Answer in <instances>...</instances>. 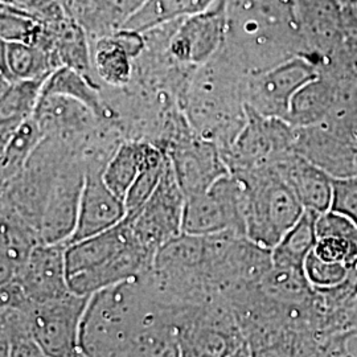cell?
<instances>
[{"mask_svg":"<svg viewBox=\"0 0 357 357\" xmlns=\"http://www.w3.org/2000/svg\"><path fill=\"white\" fill-rule=\"evenodd\" d=\"M225 40L222 52L246 76L261 73L298 56L306 44L295 0H224Z\"/></svg>","mask_w":357,"mask_h":357,"instance_id":"cell-1","label":"cell"},{"mask_svg":"<svg viewBox=\"0 0 357 357\" xmlns=\"http://www.w3.org/2000/svg\"><path fill=\"white\" fill-rule=\"evenodd\" d=\"M172 321L174 310L153 290L147 274L90 296L79 332L84 357H118L146 332Z\"/></svg>","mask_w":357,"mask_h":357,"instance_id":"cell-2","label":"cell"},{"mask_svg":"<svg viewBox=\"0 0 357 357\" xmlns=\"http://www.w3.org/2000/svg\"><path fill=\"white\" fill-rule=\"evenodd\" d=\"M246 75L220 51L197 68L184 91L180 107L192 130L224 153L248 121L243 98Z\"/></svg>","mask_w":357,"mask_h":357,"instance_id":"cell-3","label":"cell"},{"mask_svg":"<svg viewBox=\"0 0 357 357\" xmlns=\"http://www.w3.org/2000/svg\"><path fill=\"white\" fill-rule=\"evenodd\" d=\"M233 175L243 184L246 238L271 252L305 208L274 167Z\"/></svg>","mask_w":357,"mask_h":357,"instance_id":"cell-4","label":"cell"},{"mask_svg":"<svg viewBox=\"0 0 357 357\" xmlns=\"http://www.w3.org/2000/svg\"><path fill=\"white\" fill-rule=\"evenodd\" d=\"M174 326L180 357H229L246 343L233 308L222 301L175 307Z\"/></svg>","mask_w":357,"mask_h":357,"instance_id":"cell-5","label":"cell"},{"mask_svg":"<svg viewBox=\"0 0 357 357\" xmlns=\"http://www.w3.org/2000/svg\"><path fill=\"white\" fill-rule=\"evenodd\" d=\"M160 150L169 159L185 199L204 193L230 174L218 146L197 135L188 121L171 134Z\"/></svg>","mask_w":357,"mask_h":357,"instance_id":"cell-6","label":"cell"},{"mask_svg":"<svg viewBox=\"0 0 357 357\" xmlns=\"http://www.w3.org/2000/svg\"><path fill=\"white\" fill-rule=\"evenodd\" d=\"M225 233L246 237L243 184L233 174L204 193L188 197L183 220V234L208 237Z\"/></svg>","mask_w":357,"mask_h":357,"instance_id":"cell-7","label":"cell"},{"mask_svg":"<svg viewBox=\"0 0 357 357\" xmlns=\"http://www.w3.org/2000/svg\"><path fill=\"white\" fill-rule=\"evenodd\" d=\"M248 112L246 125L228 150L222 153L230 174H243L275 166L294 153L295 128L287 121Z\"/></svg>","mask_w":357,"mask_h":357,"instance_id":"cell-8","label":"cell"},{"mask_svg":"<svg viewBox=\"0 0 357 357\" xmlns=\"http://www.w3.org/2000/svg\"><path fill=\"white\" fill-rule=\"evenodd\" d=\"M320 66L307 56H298L265 72L246 76V107L266 118L287 121L294 96L319 76Z\"/></svg>","mask_w":357,"mask_h":357,"instance_id":"cell-9","label":"cell"},{"mask_svg":"<svg viewBox=\"0 0 357 357\" xmlns=\"http://www.w3.org/2000/svg\"><path fill=\"white\" fill-rule=\"evenodd\" d=\"M90 296L69 293L44 303H33L29 314L32 340L47 357H84L79 332Z\"/></svg>","mask_w":357,"mask_h":357,"instance_id":"cell-10","label":"cell"},{"mask_svg":"<svg viewBox=\"0 0 357 357\" xmlns=\"http://www.w3.org/2000/svg\"><path fill=\"white\" fill-rule=\"evenodd\" d=\"M185 203L168 159L165 175L150 200L138 212L126 216L137 241L156 255L167 243L176 240L183 234Z\"/></svg>","mask_w":357,"mask_h":357,"instance_id":"cell-11","label":"cell"},{"mask_svg":"<svg viewBox=\"0 0 357 357\" xmlns=\"http://www.w3.org/2000/svg\"><path fill=\"white\" fill-rule=\"evenodd\" d=\"M225 28V3L217 0L204 13L178 22L168 40V52L178 64L197 69L222 48Z\"/></svg>","mask_w":357,"mask_h":357,"instance_id":"cell-12","label":"cell"},{"mask_svg":"<svg viewBox=\"0 0 357 357\" xmlns=\"http://www.w3.org/2000/svg\"><path fill=\"white\" fill-rule=\"evenodd\" d=\"M347 8L340 0H295L308 57L319 66L344 48Z\"/></svg>","mask_w":357,"mask_h":357,"instance_id":"cell-13","label":"cell"},{"mask_svg":"<svg viewBox=\"0 0 357 357\" xmlns=\"http://www.w3.org/2000/svg\"><path fill=\"white\" fill-rule=\"evenodd\" d=\"M88 165L76 162L56 178L40 221L41 243H66L76 230Z\"/></svg>","mask_w":357,"mask_h":357,"instance_id":"cell-14","label":"cell"},{"mask_svg":"<svg viewBox=\"0 0 357 357\" xmlns=\"http://www.w3.org/2000/svg\"><path fill=\"white\" fill-rule=\"evenodd\" d=\"M66 248V243H38L13 280L32 303H44L72 293L65 261Z\"/></svg>","mask_w":357,"mask_h":357,"instance_id":"cell-15","label":"cell"},{"mask_svg":"<svg viewBox=\"0 0 357 357\" xmlns=\"http://www.w3.org/2000/svg\"><path fill=\"white\" fill-rule=\"evenodd\" d=\"M102 174V168L86 169L76 230L68 245L112 229L128 216L125 202L106 185Z\"/></svg>","mask_w":357,"mask_h":357,"instance_id":"cell-16","label":"cell"},{"mask_svg":"<svg viewBox=\"0 0 357 357\" xmlns=\"http://www.w3.org/2000/svg\"><path fill=\"white\" fill-rule=\"evenodd\" d=\"M144 48V35L128 29L94 40L91 56L96 75L112 88L128 86L134 76V61Z\"/></svg>","mask_w":357,"mask_h":357,"instance_id":"cell-17","label":"cell"},{"mask_svg":"<svg viewBox=\"0 0 357 357\" xmlns=\"http://www.w3.org/2000/svg\"><path fill=\"white\" fill-rule=\"evenodd\" d=\"M295 193L299 203L318 215L331 211L333 178L299 153H289L273 166Z\"/></svg>","mask_w":357,"mask_h":357,"instance_id":"cell-18","label":"cell"},{"mask_svg":"<svg viewBox=\"0 0 357 357\" xmlns=\"http://www.w3.org/2000/svg\"><path fill=\"white\" fill-rule=\"evenodd\" d=\"M347 90L330 72L320 69L315 77L294 96L287 122L295 128L317 126L328 119L344 98Z\"/></svg>","mask_w":357,"mask_h":357,"instance_id":"cell-19","label":"cell"},{"mask_svg":"<svg viewBox=\"0 0 357 357\" xmlns=\"http://www.w3.org/2000/svg\"><path fill=\"white\" fill-rule=\"evenodd\" d=\"M137 241L128 218L114 228L79 243L68 245L65 261L68 278L100 268Z\"/></svg>","mask_w":357,"mask_h":357,"instance_id":"cell-20","label":"cell"},{"mask_svg":"<svg viewBox=\"0 0 357 357\" xmlns=\"http://www.w3.org/2000/svg\"><path fill=\"white\" fill-rule=\"evenodd\" d=\"M163 155L165 153L150 142L137 139L122 142L103 169V180L125 202L128 192L142 171Z\"/></svg>","mask_w":357,"mask_h":357,"instance_id":"cell-21","label":"cell"},{"mask_svg":"<svg viewBox=\"0 0 357 357\" xmlns=\"http://www.w3.org/2000/svg\"><path fill=\"white\" fill-rule=\"evenodd\" d=\"M51 96L66 97L82 103L105 122L113 123L116 119L113 109L102 96L100 85L72 68L61 66L47 78L41 97Z\"/></svg>","mask_w":357,"mask_h":357,"instance_id":"cell-22","label":"cell"},{"mask_svg":"<svg viewBox=\"0 0 357 357\" xmlns=\"http://www.w3.org/2000/svg\"><path fill=\"white\" fill-rule=\"evenodd\" d=\"M146 0H84L72 17L86 31L89 38H103L121 31Z\"/></svg>","mask_w":357,"mask_h":357,"instance_id":"cell-23","label":"cell"},{"mask_svg":"<svg viewBox=\"0 0 357 357\" xmlns=\"http://www.w3.org/2000/svg\"><path fill=\"white\" fill-rule=\"evenodd\" d=\"M47 79L7 82L1 79L0 137L4 146L26 121L32 118L38 107Z\"/></svg>","mask_w":357,"mask_h":357,"instance_id":"cell-24","label":"cell"},{"mask_svg":"<svg viewBox=\"0 0 357 357\" xmlns=\"http://www.w3.org/2000/svg\"><path fill=\"white\" fill-rule=\"evenodd\" d=\"M38 243L36 230L13 212L1 209V284L17 277Z\"/></svg>","mask_w":357,"mask_h":357,"instance_id":"cell-25","label":"cell"},{"mask_svg":"<svg viewBox=\"0 0 357 357\" xmlns=\"http://www.w3.org/2000/svg\"><path fill=\"white\" fill-rule=\"evenodd\" d=\"M1 79L7 82L47 79L59 65L50 52L36 45L1 41Z\"/></svg>","mask_w":357,"mask_h":357,"instance_id":"cell-26","label":"cell"},{"mask_svg":"<svg viewBox=\"0 0 357 357\" xmlns=\"http://www.w3.org/2000/svg\"><path fill=\"white\" fill-rule=\"evenodd\" d=\"M217 0H146L122 29L149 33L211 8Z\"/></svg>","mask_w":357,"mask_h":357,"instance_id":"cell-27","label":"cell"},{"mask_svg":"<svg viewBox=\"0 0 357 357\" xmlns=\"http://www.w3.org/2000/svg\"><path fill=\"white\" fill-rule=\"evenodd\" d=\"M319 216L310 211L303 212L298 222L271 250L273 266L303 270L307 257L314 252L318 243L317 221Z\"/></svg>","mask_w":357,"mask_h":357,"instance_id":"cell-28","label":"cell"},{"mask_svg":"<svg viewBox=\"0 0 357 357\" xmlns=\"http://www.w3.org/2000/svg\"><path fill=\"white\" fill-rule=\"evenodd\" d=\"M43 139L44 135L41 128L32 116L17 128L4 146H1V185L8 184L24 171L28 160Z\"/></svg>","mask_w":357,"mask_h":357,"instance_id":"cell-29","label":"cell"},{"mask_svg":"<svg viewBox=\"0 0 357 357\" xmlns=\"http://www.w3.org/2000/svg\"><path fill=\"white\" fill-rule=\"evenodd\" d=\"M253 357H310L301 331L282 330L255 337L248 342Z\"/></svg>","mask_w":357,"mask_h":357,"instance_id":"cell-30","label":"cell"},{"mask_svg":"<svg viewBox=\"0 0 357 357\" xmlns=\"http://www.w3.org/2000/svg\"><path fill=\"white\" fill-rule=\"evenodd\" d=\"M118 357H180L174 323L167 321L146 332Z\"/></svg>","mask_w":357,"mask_h":357,"instance_id":"cell-31","label":"cell"},{"mask_svg":"<svg viewBox=\"0 0 357 357\" xmlns=\"http://www.w3.org/2000/svg\"><path fill=\"white\" fill-rule=\"evenodd\" d=\"M1 7L20 13L44 28H54L70 16L60 0H1Z\"/></svg>","mask_w":357,"mask_h":357,"instance_id":"cell-32","label":"cell"},{"mask_svg":"<svg viewBox=\"0 0 357 357\" xmlns=\"http://www.w3.org/2000/svg\"><path fill=\"white\" fill-rule=\"evenodd\" d=\"M0 36L6 43H23L40 47L45 36L44 26L20 13L1 7L0 13Z\"/></svg>","mask_w":357,"mask_h":357,"instance_id":"cell-33","label":"cell"},{"mask_svg":"<svg viewBox=\"0 0 357 357\" xmlns=\"http://www.w3.org/2000/svg\"><path fill=\"white\" fill-rule=\"evenodd\" d=\"M167 163L168 158L165 153L162 158L156 159L142 171L141 175L134 181L125 197L128 215L138 212L142 206L150 200V197L153 196V192L158 188L160 180L165 175Z\"/></svg>","mask_w":357,"mask_h":357,"instance_id":"cell-34","label":"cell"},{"mask_svg":"<svg viewBox=\"0 0 357 357\" xmlns=\"http://www.w3.org/2000/svg\"><path fill=\"white\" fill-rule=\"evenodd\" d=\"M303 274L315 293H323L336 289L347 280L348 265L321 261L312 252L303 265Z\"/></svg>","mask_w":357,"mask_h":357,"instance_id":"cell-35","label":"cell"},{"mask_svg":"<svg viewBox=\"0 0 357 357\" xmlns=\"http://www.w3.org/2000/svg\"><path fill=\"white\" fill-rule=\"evenodd\" d=\"M331 209L357 225V175L333 178Z\"/></svg>","mask_w":357,"mask_h":357,"instance_id":"cell-36","label":"cell"},{"mask_svg":"<svg viewBox=\"0 0 357 357\" xmlns=\"http://www.w3.org/2000/svg\"><path fill=\"white\" fill-rule=\"evenodd\" d=\"M314 253L326 262L351 265L357 259V241L335 237L318 238Z\"/></svg>","mask_w":357,"mask_h":357,"instance_id":"cell-37","label":"cell"},{"mask_svg":"<svg viewBox=\"0 0 357 357\" xmlns=\"http://www.w3.org/2000/svg\"><path fill=\"white\" fill-rule=\"evenodd\" d=\"M317 234L318 238L335 237L357 241V225L349 218L331 209L318 217Z\"/></svg>","mask_w":357,"mask_h":357,"instance_id":"cell-38","label":"cell"},{"mask_svg":"<svg viewBox=\"0 0 357 357\" xmlns=\"http://www.w3.org/2000/svg\"><path fill=\"white\" fill-rule=\"evenodd\" d=\"M327 357H357V327L336 333L326 347Z\"/></svg>","mask_w":357,"mask_h":357,"instance_id":"cell-39","label":"cell"},{"mask_svg":"<svg viewBox=\"0 0 357 357\" xmlns=\"http://www.w3.org/2000/svg\"><path fill=\"white\" fill-rule=\"evenodd\" d=\"M347 40L357 48V15L354 7L347 8Z\"/></svg>","mask_w":357,"mask_h":357,"instance_id":"cell-40","label":"cell"},{"mask_svg":"<svg viewBox=\"0 0 357 357\" xmlns=\"http://www.w3.org/2000/svg\"><path fill=\"white\" fill-rule=\"evenodd\" d=\"M348 314V318L351 320V327H357V295L355 301L352 302V305L348 307V310L345 311Z\"/></svg>","mask_w":357,"mask_h":357,"instance_id":"cell-41","label":"cell"},{"mask_svg":"<svg viewBox=\"0 0 357 357\" xmlns=\"http://www.w3.org/2000/svg\"><path fill=\"white\" fill-rule=\"evenodd\" d=\"M229 357H253L252 356V351H250V347L248 343H245V344L240 348V349H237L233 355H230Z\"/></svg>","mask_w":357,"mask_h":357,"instance_id":"cell-42","label":"cell"},{"mask_svg":"<svg viewBox=\"0 0 357 357\" xmlns=\"http://www.w3.org/2000/svg\"><path fill=\"white\" fill-rule=\"evenodd\" d=\"M345 7H355L356 6L357 0H340Z\"/></svg>","mask_w":357,"mask_h":357,"instance_id":"cell-43","label":"cell"},{"mask_svg":"<svg viewBox=\"0 0 357 357\" xmlns=\"http://www.w3.org/2000/svg\"><path fill=\"white\" fill-rule=\"evenodd\" d=\"M354 8H355V13H356V15H357V3H356V6H355V7H354Z\"/></svg>","mask_w":357,"mask_h":357,"instance_id":"cell-44","label":"cell"}]
</instances>
